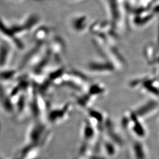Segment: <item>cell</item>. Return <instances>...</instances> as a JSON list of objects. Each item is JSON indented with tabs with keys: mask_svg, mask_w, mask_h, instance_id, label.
Here are the masks:
<instances>
[{
	"mask_svg": "<svg viewBox=\"0 0 159 159\" xmlns=\"http://www.w3.org/2000/svg\"><path fill=\"white\" fill-rule=\"evenodd\" d=\"M0 35L10 43L11 46L15 47L18 50H23L24 44L21 39L17 37L16 35L12 30L10 25L6 23L3 18L0 17Z\"/></svg>",
	"mask_w": 159,
	"mask_h": 159,
	"instance_id": "1",
	"label": "cell"
},
{
	"mask_svg": "<svg viewBox=\"0 0 159 159\" xmlns=\"http://www.w3.org/2000/svg\"><path fill=\"white\" fill-rule=\"evenodd\" d=\"M50 35V30L46 27H40L34 33L35 41L47 42Z\"/></svg>",
	"mask_w": 159,
	"mask_h": 159,
	"instance_id": "4",
	"label": "cell"
},
{
	"mask_svg": "<svg viewBox=\"0 0 159 159\" xmlns=\"http://www.w3.org/2000/svg\"><path fill=\"white\" fill-rule=\"evenodd\" d=\"M19 71L16 69H8L5 68L0 70V81L2 83L11 82L16 81L18 76Z\"/></svg>",
	"mask_w": 159,
	"mask_h": 159,
	"instance_id": "3",
	"label": "cell"
},
{
	"mask_svg": "<svg viewBox=\"0 0 159 159\" xmlns=\"http://www.w3.org/2000/svg\"><path fill=\"white\" fill-rule=\"evenodd\" d=\"M51 50L53 58L58 63L63 61V57L65 52V47L62 39L60 37H56L51 41L48 45Z\"/></svg>",
	"mask_w": 159,
	"mask_h": 159,
	"instance_id": "2",
	"label": "cell"
}]
</instances>
